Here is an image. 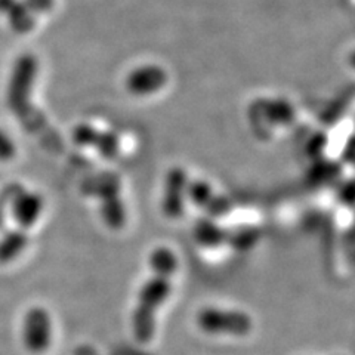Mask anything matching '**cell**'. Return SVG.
I'll return each instance as SVG.
<instances>
[{"mask_svg": "<svg viewBox=\"0 0 355 355\" xmlns=\"http://www.w3.org/2000/svg\"><path fill=\"white\" fill-rule=\"evenodd\" d=\"M196 323L200 330L207 335H227L243 338L248 336L253 329L252 317L243 311L203 308L196 315Z\"/></svg>", "mask_w": 355, "mask_h": 355, "instance_id": "cell-3", "label": "cell"}, {"mask_svg": "<svg viewBox=\"0 0 355 355\" xmlns=\"http://www.w3.org/2000/svg\"><path fill=\"white\" fill-rule=\"evenodd\" d=\"M43 198L37 193L22 190L12 198V214L21 228H31L39 220L43 212Z\"/></svg>", "mask_w": 355, "mask_h": 355, "instance_id": "cell-8", "label": "cell"}, {"mask_svg": "<svg viewBox=\"0 0 355 355\" xmlns=\"http://www.w3.org/2000/svg\"><path fill=\"white\" fill-rule=\"evenodd\" d=\"M99 137V130L92 128L91 125H77L73 130V139L77 146L83 147H95V142Z\"/></svg>", "mask_w": 355, "mask_h": 355, "instance_id": "cell-13", "label": "cell"}, {"mask_svg": "<svg viewBox=\"0 0 355 355\" xmlns=\"http://www.w3.org/2000/svg\"><path fill=\"white\" fill-rule=\"evenodd\" d=\"M52 342V318L42 306H33L22 320V343L33 352H44Z\"/></svg>", "mask_w": 355, "mask_h": 355, "instance_id": "cell-5", "label": "cell"}, {"mask_svg": "<svg viewBox=\"0 0 355 355\" xmlns=\"http://www.w3.org/2000/svg\"><path fill=\"white\" fill-rule=\"evenodd\" d=\"M6 17L9 18L10 27L17 33H27L35 27V19L30 14V8L26 3H21L15 0V3L8 9Z\"/></svg>", "mask_w": 355, "mask_h": 355, "instance_id": "cell-11", "label": "cell"}, {"mask_svg": "<svg viewBox=\"0 0 355 355\" xmlns=\"http://www.w3.org/2000/svg\"><path fill=\"white\" fill-rule=\"evenodd\" d=\"M15 155V146L3 130H0V162H9Z\"/></svg>", "mask_w": 355, "mask_h": 355, "instance_id": "cell-16", "label": "cell"}, {"mask_svg": "<svg viewBox=\"0 0 355 355\" xmlns=\"http://www.w3.org/2000/svg\"><path fill=\"white\" fill-rule=\"evenodd\" d=\"M168 83V74L159 65H141L126 77V89L137 96H146L159 92Z\"/></svg>", "mask_w": 355, "mask_h": 355, "instance_id": "cell-6", "label": "cell"}, {"mask_svg": "<svg viewBox=\"0 0 355 355\" xmlns=\"http://www.w3.org/2000/svg\"><path fill=\"white\" fill-rule=\"evenodd\" d=\"M82 191L101 198V215L110 228L120 230L125 225L126 210L120 198V182L116 175L103 173L91 178L83 184Z\"/></svg>", "mask_w": 355, "mask_h": 355, "instance_id": "cell-2", "label": "cell"}, {"mask_svg": "<svg viewBox=\"0 0 355 355\" xmlns=\"http://www.w3.org/2000/svg\"><path fill=\"white\" fill-rule=\"evenodd\" d=\"M37 74V61L33 55H22L17 61L12 77H10V83L8 89V103L9 108L15 111L17 114H21L26 110L33 82Z\"/></svg>", "mask_w": 355, "mask_h": 355, "instance_id": "cell-4", "label": "cell"}, {"mask_svg": "<svg viewBox=\"0 0 355 355\" xmlns=\"http://www.w3.org/2000/svg\"><path fill=\"white\" fill-rule=\"evenodd\" d=\"M153 275L142 284L137 308L132 315L133 335L141 343L148 342L155 329V314L172 292V275L178 268V259L169 248H157L150 254Z\"/></svg>", "mask_w": 355, "mask_h": 355, "instance_id": "cell-1", "label": "cell"}, {"mask_svg": "<svg viewBox=\"0 0 355 355\" xmlns=\"http://www.w3.org/2000/svg\"><path fill=\"white\" fill-rule=\"evenodd\" d=\"M188 194L193 198V202L203 207L209 212H212V215H224L227 210L228 205L224 202V200H219L214 191L206 182H193L190 187H188Z\"/></svg>", "mask_w": 355, "mask_h": 355, "instance_id": "cell-9", "label": "cell"}, {"mask_svg": "<svg viewBox=\"0 0 355 355\" xmlns=\"http://www.w3.org/2000/svg\"><path fill=\"white\" fill-rule=\"evenodd\" d=\"M15 3V0H0V12L6 14L8 9Z\"/></svg>", "mask_w": 355, "mask_h": 355, "instance_id": "cell-18", "label": "cell"}, {"mask_svg": "<svg viewBox=\"0 0 355 355\" xmlns=\"http://www.w3.org/2000/svg\"><path fill=\"white\" fill-rule=\"evenodd\" d=\"M187 188V175L184 169L173 168L166 175L162 198V210L164 216L176 219L184 212V196Z\"/></svg>", "mask_w": 355, "mask_h": 355, "instance_id": "cell-7", "label": "cell"}, {"mask_svg": "<svg viewBox=\"0 0 355 355\" xmlns=\"http://www.w3.org/2000/svg\"><path fill=\"white\" fill-rule=\"evenodd\" d=\"M28 244V237L24 231H9L0 239V265H6L17 259Z\"/></svg>", "mask_w": 355, "mask_h": 355, "instance_id": "cell-10", "label": "cell"}, {"mask_svg": "<svg viewBox=\"0 0 355 355\" xmlns=\"http://www.w3.org/2000/svg\"><path fill=\"white\" fill-rule=\"evenodd\" d=\"M196 237L200 243L218 244L222 236L220 231L215 225L207 224V222H202V224H198V227L196 228Z\"/></svg>", "mask_w": 355, "mask_h": 355, "instance_id": "cell-15", "label": "cell"}, {"mask_svg": "<svg viewBox=\"0 0 355 355\" xmlns=\"http://www.w3.org/2000/svg\"><path fill=\"white\" fill-rule=\"evenodd\" d=\"M348 62H349V65L352 67V69L355 70V51H352V52L349 53V58H348Z\"/></svg>", "mask_w": 355, "mask_h": 355, "instance_id": "cell-19", "label": "cell"}, {"mask_svg": "<svg viewBox=\"0 0 355 355\" xmlns=\"http://www.w3.org/2000/svg\"><path fill=\"white\" fill-rule=\"evenodd\" d=\"M95 148L104 159H114L119 154V138L113 132H99V137L95 142Z\"/></svg>", "mask_w": 355, "mask_h": 355, "instance_id": "cell-12", "label": "cell"}, {"mask_svg": "<svg viewBox=\"0 0 355 355\" xmlns=\"http://www.w3.org/2000/svg\"><path fill=\"white\" fill-rule=\"evenodd\" d=\"M26 5L37 12H46L53 5V0H26Z\"/></svg>", "mask_w": 355, "mask_h": 355, "instance_id": "cell-17", "label": "cell"}, {"mask_svg": "<svg viewBox=\"0 0 355 355\" xmlns=\"http://www.w3.org/2000/svg\"><path fill=\"white\" fill-rule=\"evenodd\" d=\"M266 116L274 123H288V121H292L293 110L283 101H272L266 110Z\"/></svg>", "mask_w": 355, "mask_h": 355, "instance_id": "cell-14", "label": "cell"}]
</instances>
